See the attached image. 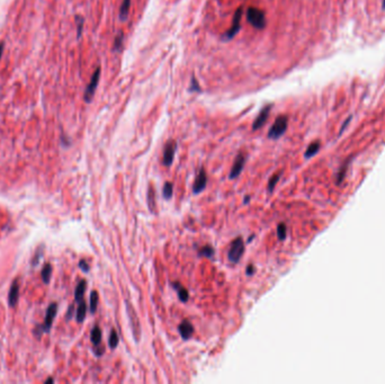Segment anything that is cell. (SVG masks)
<instances>
[{
	"mask_svg": "<svg viewBox=\"0 0 385 384\" xmlns=\"http://www.w3.org/2000/svg\"><path fill=\"white\" fill-rule=\"evenodd\" d=\"M243 254H245V242L241 237H238L230 244L228 258L232 264H237L240 261Z\"/></svg>",
	"mask_w": 385,
	"mask_h": 384,
	"instance_id": "1",
	"label": "cell"
},
{
	"mask_svg": "<svg viewBox=\"0 0 385 384\" xmlns=\"http://www.w3.org/2000/svg\"><path fill=\"white\" fill-rule=\"evenodd\" d=\"M247 19L257 30H262L266 26V16L262 10L258 8L250 7L247 10Z\"/></svg>",
	"mask_w": 385,
	"mask_h": 384,
	"instance_id": "2",
	"label": "cell"
},
{
	"mask_svg": "<svg viewBox=\"0 0 385 384\" xmlns=\"http://www.w3.org/2000/svg\"><path fill=\"white\" fill-rule=\"evenodd\" d=\"M287 122H289V121H287L286 116H278L268 132L269 139H273V140L279 139V137L286 132Z\"/></svg>",
	"mask_w": 385,
	"mask_h": 384,
	"instance_id": "3",
	"label": "cell"
},
{
	"mask_svg": "<svg viewBox=\"0 0 385 384\" xmlns=\"http://www.w3.org/2000/svg\"><path fill=\"white\" fill-rule=\"evenodd\" d=\"M99 78H100V68L98 67L95 70L94 74H92L90 82H89V84L87 85V87H86V90H85L84 99L86 103H90L91 99L94 98L96 89H97V87H98Z\"/></svg>",
	"mask_w": 385,
	"mask_h": 384,
	"instance_id": "4",
	"label": "cell"
},
{
	"mask_svg": "<svg viewBox=\"0 0 385 384\" xmlns=\"http://www.w3.org/2000/svg\"><path fill=\"white\" fill-rule=\"evenodd\" d=\"M127 309L129 317V323H131V327H132L133 336H134L135 341L137 342L141 338V327H140L139 318H137L135 310L133 309V306L129 302H127Z\"/></svg>",
	"mask_w": 385,
	"mask_h": 384,
	"instance_id": "5",
	"label": "cell"
},
{
	"mask_svg": "<svg viewBox=\"0 0 385 384\" xmlns=\"http://www.w3.org/2000/svg\"><path fill=\"white\" fill-rule=\"evenodd\" d=\"M177 150V143L176 141L170 140L167 144L165 145V150H164V165L166 167H170L173 163V158H175V153Z\"/></svg>",
	"mask_w": 385,
	"mask_h": 384,
	"instance_id": "6",
	"label": "cell"
},
{
	"mask_svg": "<svg viewBox=\"0 0 385 384\" xmlns=\"http://www.w3.org/2000/svg\"><path fill=\"white\" fill-rule=\"evenodd\" d=\"M56 312H58V304H56V303H52L47 308L44 325L41 327V333H44V331L47 333V331H50L52 325H53V320L56 316Z\"/></svg>",
	"mask_w": 385,
	"mask_h": 384,
	"instance_id": "7",
	"label": "cell"
},
{
	"mask_svg": "<svg viewBox=\"0 0 385 384\" xmlns=\"http://www.w3.org/2000/svg\"><path fill=\"white\" fill-rule=\"evenodd\" d=\"M241 16H242V8H239V9H237L236 14H234V17H233V23H232V26H231L229 28V31L226 32V33L223 35V38H224V40H231L233 38L234 35H236L239 30H240V25H241Z\"/></svg>",
	"mask_w": 385,
	"mask_h": 384,
	"instance_id": "8",
	"label": "cell"
},
{
	"mask_svg": "<svg viewBox=\"0 0 385 384\" xmlns=\"http://www.w3.org/2000/svg\"><path fill=\"white\" fill-rule=\"evenodd\" d=\"M246 161H247V158L246 156L243 155V153H240V155L237 156L236 160H234V164L232 166V168H231V171L229 173V178L230 179H236L237 177H239V175H240L243 167H245L246 165Z\"/></svg>",
	"mask_w": 385,
	"mask_h": 384,
	"instance_id": "9",
	"label": "cell"
},
{
	"mask_svg": "<svg viewBox=\"0 0 385 384\" xmlns=\"http://www.w3.org/2000/svg\"><path fill=\"white\" fill-rule=\"evenodd\" d=\"M206 184H208V176H206V172L204 169H201L200 172H198V175L196 176L195 180H194L193 193L194 194L202 193L205 189Z\"/></svg>",
	"mask_w": 385,
	"mask_h": 384,
	"instance_id": "10",
	"label": "cell"
},
{
	"mask_svg": "<svg viewBox=\"0 0 385 384\" xmlns=\"http://www.w3.org/2000/svg\"><path fill=\"white\" fill-rule=\"evenodd\" d=\"M270 108H271V105H267V106L262 108L260 113L258 114V116L256 117V120H255V122L253 124V130L256 131L263 127V124L267 122V119H268L269 116Z\"/></svg>",
	"mask_w": 385,
	"mask_h": 384,
	"instance_id": "11",
	"label": "cell"
},
{
	"mask_svg": "<svg viewBox=\"0 0 385 384\" xmlns=\"http://www.w3.org/2000/svg\"><path fill=\"white\" fill-rule=\"evenodd\" d=\"M178 331H179L180 336L184 341H188L194 334V327L189 321L184 320L180 323L179 327H178Z\"/></svg>",
	"mask_w": 385,
	"mask_h": 384,
	"instance_id": "12",
	"label": "cell"
},
{
	"mask_svg": "<svg viewBox=\"0 0 385 384\" xmlns=\"http://www.w3.org/2000/svg\"><path fill=\"white\" fill-rule=\"evenodd\" d=\"M19 299V285L18 282L15 281L11 285L10 291H9V297H8V301H9V305L10 306H15L17 304Z\"/></svg>",
	"mask_w": 385,
	"mask_h": 384,
	"instance_id": "13",
	"label": "cell"
},
{
	"mask_svg": "<svg viewBox=\"0 0 385 384\" xmlns=\"http://www.w3.org/2000/svg\"><path fill=\"white\" fill-rule=\"evenodd\" d=\"M172 288L177 291L178 298H179V300L181 302L186 303V302L188 301L189 294H188L187 289H185L184 286H182L181 284H179V283H172Z\"/></svg>",
	"mask_w": 385,
	"mask_h": 384,
	"instance_id": "14",
	"label": "cell"
},
{
	"mask_svg": "<svg viewBox=\"0 0 385 384\" xmlns=\"http://www.w3.org/2000/svg\"><path fill=\"white\" fill-rule=\"evenodd\" d=\"M148 206L151 213H156V194L155 188H153L152 185H150L148 189Z\"/></svg>",
	"mask_w": 385,
	"mask_h": 384,
	"instance_id": "15",
	"label": "cell"
},
{
	"mask_svg": "<svg viewBox=\"0 0 385 384\" xmlns=\"http://www.w3.org/2000/svg\"><path fill=\"white\" fill-rule=\"evenodd\" d=\"M86 284H87V282L83 280V281L79 282L78 286H77V289L75 291V300L77 302H81L84 300L85 291H86Z\"/></svg>",
	"mask_w": 385,
	"mask_h": 384,
	"instance_id": "16",
	"label": "cell"
},
{
	"mask_svg": "<svg viewBox=\"0 0 385 384\" xmlns=\"http://www.w3.org/2000/svg\"><path fill=\"white\" fill-rule=\"evenodd\" d=\"M320 147H321V143L319 142V141H315V142H312L309 147H307L305 153H304V157H305L306 159L311 158V157H313L317 155V153L319 152L320 150Z\"/></svg>",
	"mask_w": 385,
	"mask_h": 384,
	"instance_id": "17",
	"label": "cell"
},
{
	"mask_svg": "<svg viewBox=\"0 0 385 384\" xmlns=\"http://www.w3.org/2000/svg\"><path fill=\"white\" fill-rule=\"evenodd\" d=\"M129 7H131V0H123L120 7V18L122 21H125L128 18L129 13Z\"/></svg>",
	"mask_w": 385,
	"mask_h": 384,
	"instance_id": "18",
	"label": "cell"
},
{
	"mask_svg": "<svg viewBox=\"0 0 385 384\" xmlns=\"http://www.w3.org/2000/svg\"><path fill=\"white\" fill-rule=\"evenodd\" d=\"M86 312H87V304L84 302V300L79 302V306L77 309V321L79 323L83 322L86 318Z\"/></svg>",
	"mask_w": 385,
	"mask_h": 384,
	"instance_id": "19",
	"label": "cell"
},
{
	"mask_svg": "<svg viewBox=\"0 0 385 384\" xmlns=\"http://www.w3.org/2000/svg\"><path fill=\"white\" fill-rule=\"evenodd\" d=\"M90 339H91V342L94 343L95 346H99L100 342H101V330L98 326H95L94 328H92L91 330V334H90Z\"/></svg>",
	"mask_w": 385,
	"mask_h": 384,
	"instance_id": "20",
	"label": "cell"
},
{
	"mask_svg": "<svg viewBox=\"0 0 385 384\" xmlns=\"http://www.w3.org/2000/svg\"><path fill=\"white\" fill-rule=\"evenodd\" d=\"M75 22H76V26H77V38L80 39L81 35H83L85 19H84V17L81 15H76Z\"/></svg>",
	"mask_w": 385,
	"mask_h": 384,
	"instance_id": "21",
	"label": "cell"
},
{
	"mask_svg": "<svg viewBox=\"0 0 385 384\" xmlns=\"http://www.w3.org/2000/svg\"><path fill=\"white\" fill-rule=\"evenodd\" d=\"M119 342H120V338H119V335H117L116 330L112 329L111 331V335H109V341H108V345L111 348H116L117 346H119Z\"/></svg>",
	"mask_w": 385,
	"mask_h": 384,
	"instance_id": "22",
	"label": "cell"
},
{
	"mask_svg": "<svg viewBox=\"0 0 385 384\" xmlns=\"http://www.w3.org/2000/svg\"><path fill=\"white\" fill-rule=\"evenodd\" d=\"M172 194H173V185L167 181V183L165 184L164 188H162V195H164L166 200H170L172 197Z\"/></svg>",
	"mask_w": 385,
	"mask_h": 384,
	"instance_id": "23",
	"label": "cell"
},
{
	"mask_svg": "<svg viewBox=\"0 0 385 384\" xmlns=\"http://www.w3.org/2000/svg\"><path fill=\"white\" fill-rule=\"evenodd\" d=\"M198 256L205 258H212L214 256V249L211 246H204L198 250Z\"/></svg>",
	"mask_w": 385,
	"mask_h": 384,
	"instance_id": "24",
	"label": "cell"
},
{
	"mask_svg": "<svg viewBox=\"0 0 385 384\" xmlns=\"http://www.w3.org/2000/svg\"><path fill=\"white\" fill-rule=\"evenodd\" d=\"M51 275H52V267H51V265L47 262V264L44 265V267H43V269H42V278H43V282H44V283H48V282H50Z\"/></svg>",
	"mask_w": 385,
	"mask_h": 384,
	"instance_id": "25",
	"label": "cell"
},
{
	"mask_svg": "<svg viewBox=\"0 0 385 384\" xmlns=\"http://www.w3.org/2000/svg\"><path fill=\"white\" fill-rule=\"evenodd\" d=\"M98 305V293L96 291H92L90 294V312L95 313Z\"/></svg>",
	"mask_w": 385,
	"mask_h": 384,
	"instance_id": "26",
	"label": "cell"
},
{
	"mask_svg": "<svg viewBox=\"0 0 385 384\" xmlns=\"http://www.w3.org/2000/svg\"><path fill=\"white\" fill-rule=\"evenodd\" d=\"M123 32H120L119 34H117V36L114 40V44H113V50H114L115 52H119L121 51L122 48V45H123Z\"/></svg>",
	"mask_w": 385,
	"mask_h": 384,
	"instance_id": "27",
	"label": "cell"
},
{
	"mask_svg": "<svg viewBox=\"0 0 385 384\" xmlns=\"http://www.w3.org/2000/svg\"><path fill=\"white\" fill-rule=\"evenodd\" d=\"M286 236H287V228L286 225L284 223H279L278 226H277V237L278 239L283 241L286 239Z\"/></svg>",
	"mask_w": 385,
	"mask_h": 384,
	"instance_id": "28",
	"label": "cell"
},
{
	"mask_svg": "<svg viewBox=\"0 0 385 384\" xmlns=\"http://www.w3.org/2000/svg\"><path fill=\"white\" fill-rule=\"evenodd\" d=\"M281 175H282V173H281V172H278V173H276V175H274V176L271 177V178L269 179V181H268V192H269V193L274 192L275 186L277 185L279 178H281Z\"/></svg>",
	"mask_w": 385,
	"mask_h": 384,
	"instance_id": "29",
	"label": "cell"
},
{
	"mask_svg": "<svg viewBox=\"0 0 385 384\" xmlns=\"http://www.w3.org/2000/svg\"><path fill=\"white\" fill-rule=\"evenodd\" d=\"M42 256H43V249L39 248L38 252H36V254H35L34 258H33V261H32V265H33V266L38 265L39 262H40V260H41V257H42Z\"/></svg>",
	"mask_w": 385,
	"mask_h": 384,
	"instance_id": "30",
	"label": "cell"
},
{
	"mask_svg": "<svg viewBox=\"0 0 385 384\" xmlns=\"http://www.w3.org/2000/svg\"><path fill=\"white\" fill-rule=\"evenodd\" d=\"M347 167H348V161H347L346 164L343 165V167H342V169H340V171H339V173H338V184H340V183H342V181L343 180V178H344V172H346V171H347Z\"/></svg>",
	"mask_w": 385,
	"mask_h": 384,
	"instance_id": "31",
	"label": "cell"
},
{
	"mask_svg": "<svg viewBox=\"0 0 385 384\" xmlns=\"http://www.w3.org/2000/svg\"><path fill=\"white\" fill-rule=\"evenodd\" d=\"M189 90H193V91H201V87L200 85L197 84L195 77H192V83H190V88Z\"/></svg>",
	"mask_w": 385,
	"mask_h": 384,
	"instance_id": "32",
	"label": "cell"
},
{
	"mask_svg": "<svg viewBox=\"0 0 385 384\" xmlns=\"http://www.w3.org/2000/svg\"><path fill=\"white\" fill-rule=\"evenodd\" d=\"M79 267H80L81 269H83L85 273L89 272V269H90V268H89V265H88V262H87L86 260H85V259H81V260L79 261Z\"/></svg>",
	"mask_w": 385,
	"mask_h": 384,
	"instance_id": "33",
	"label": "cell"
},
{
	"mask_svg": "<svg viewBox=\"0 0 385 384\" xmlns=\"http://www.w3.org/2000/svg\"><path fill=\"white\" fill-rule=\"evenodd\" d=\"M256 273V268L254 267V265H249L248 267H247V270H246V274L248 275V276H253V275Z\"/></svg>",
	"mask_w": 385,
	"mask_h": 384,
	"instance_id": "34",
	"label": "cell"
},
{
	"mask_svg": "<svg viewBox=\"0 0 385 384\" xmlns=\"http://www.w3.org/2000/svg\"><path fill=\"white\" fill-rule=\"evenodd\" d=\"M3 50H5V42H0V60H1L2 58V54H3Z\"/></svg>",
	"mask_w": 385,
	"mask_h": 384,
	"instance_id": "35",
	"label": "cell"
},
{
	"mask_svg": "<svg viewBox=\"0 0 385 384\" xmlns=\"http://www.w3.org/2000/svg\"><path fill=\"white\" fill-rule=\"evenodd\" d=\"M350 121H351V117H348V120L346 121V122H344V123H343V127H342V130H340V134H342V133L343 132V130H344V128H347V125H348V123H349V122H350Z\"/></svg>",
	"mask_w": 385,
	"mask_h": 384,
	"instance_id": "36",
	"label": "cell"
},
{
	"mask_svg": "<svg viewBox=\"0 0 385 384\" xmlns=\"http://www.w3.org/2000/svg\"><path fill=\"white\" fill-rule=\"evenodd\" d=\"M72 312H74V306H70V308H69V311H68L67 319H70L72 317Z\"/></svg>",
	"mask_w": 385,
	"mask_h": 384,
	"instance_id": "37",
	"label": "cell"
},
{
	"mask_svg": "<svg viewBox=\"0 0 385 384\" xmlns=\"http://www.w3.org/2000/svg\"><path fill=\"white\" fill-rule=\"evenodd\" d=\"M249 202H250V196L248 195V196H246V197H245V200H243V204L249 203Z\"/></svg>",
	"mask_w": 385,
	"mask_h": 384,
	"instance_id": "38",
	"label": "cell"
},
{
	"mask_svg": "<svg viewBox=\"0 0 385 384\" xmlns=\"http://www.w3.org/2000/svg\"><path fill=\"white\" fill-rule=\"evenodd\" d=\"M52 382H54V380H53V379H48L47 381H46V383H52Z\"/></svg>",
	"mask_w": 385,
	"mask_h": 384,
	"instance_id": "39",
	"label": "cell"
},
{
	"mask_svg": "<svg viewBox=\"0 0 385 384\" xmlns=\"http://www.w3.org/2000/svg\"><path fill=\"white\" fill-rule=\"evenodd\" d=\"M383 8L385 9V0H383Z\"/></svg>",
	"mask_w": 385,
	"mask_h": 384,
	"instance_id": "40",
	"label": "cell"
}]
</instances>
